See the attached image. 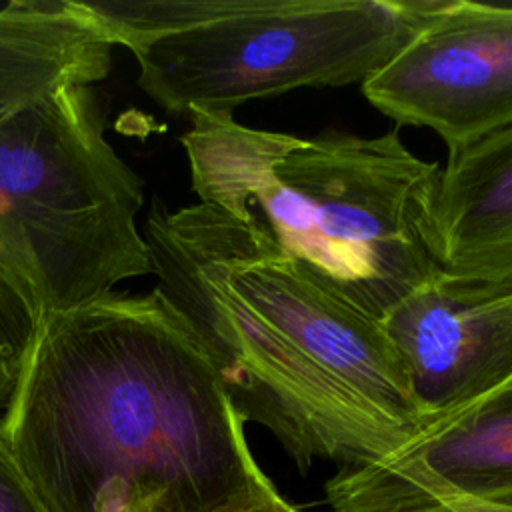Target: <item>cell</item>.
I'll return each instance as SVG.
<instances>
[{
	"instance_id": "obj_5",
	"label": "cell",
	"mask_w": 512,
	"mask_h": 512,
	"mask_svg": "<svg viewBox=\"0 0 512 512\" xmlns=\"http://www.w3.org/2000/svg\"><path fill=\"white\" fill-rule=\"evenodd\" d=\"M142 206V180L108 142L94 86L0 110V266L46 318L152 274Z\"/></svg>"
},
{
	"instance_id": "obj_2",
	"label": "cell",
	"mask_w": 512,
	"mask_h": 512,
	"mask_svg": "<svg viewBox=\"0 0 512 512\" xmlns=\"http://www.w3.org/2000/svg\"><path fill=\"white\" fill-rule=\"evenodd\" d=\"M144 238L156 290L204 346L242 420L264 426L300 470L314 460L370 466L430 420L384 322L254 216L154 200Z\"/></svg>"
},
{
	"instance_id": "obj_9",
	"label": "cell",
	"mask_w": 512,
	"mask_h": 512,
	"mask_svg": "<svg viewBox=\"0 0 512 512\" xmlns=\"http://www.w3.org/2000/svg\"><path fill=\"white\" fill-rule=\"evenodd\" d=\"M434 254L446 274L512 290V126L448 154Z\"/></svg>"
},
{
	"instance_id": "obj_6",
	"label": "cell",
	"mask_w": 512,
	"mask_h": 512,
	"mask_svg": "<svg viewBox=\"0 0 512 512\" xmlns=\"http://www.w3.org/2000/svg\"><path fill=\"white\" fill-rule=\"evenodd\" d=\"M362 92L396 124L436 132L448 154L512 126V2L438 0Z\"/></svg>"
},
{
	"instance_id": "obj_11",
	"label": "cell",
	"mask_w": 512,
	"mask_h": 512,
	"mask_svg": "<svg viewBox=\"0 0 512 512\" xmlns=\"http://www.w3.org/2000/svg\"><path fill=\"white\" fill-rule=\"evenodd\" d=\"M38 296L0 266V402L12 396L44 326Z\"/></svg>"
},
{
	"instance_id": "obj_1",
	"label": "cell",
	"mask_w": 512,
	"mask_h": 512,
	"mask_svg": "<svg viewBox=\"0 0 512 512\" xmlns=\"http://www.w3.org/2000/svg\"><path fill=\"white\" fill-rule=\"evenodd\" d=\"M2 424L46 512H212L270 480L156 288L48 316Z\"/></svg>"
},
{
	"instance_id": "obj_14",
	"label": "cell",
	"mask_w": 512,
	"mask_h": 512,
	"mask_svg": "<svg viewBox=\"0 0 512 512\" xmlns=\"http://www.w3.org/2000/svg\"><path fill=\"white\" fill-rule=\"evenodd\" d=\"M430 500L444 502L456 512H512V504L504 502H494L486 498H476V496H464V494H436ZM426 500V502H430Z\"/></svg>"
},
{
	"instance_id": "obj_12",
	"label": "cell",
	"mask_w": 512,
	"mask_h": 512,
	"mask_svg": "<svg viewBox=\"0 0 512 512\" xmlns=\"http://www.w3.org/2000/svg\"><path fill=\"white\" fill-rule=\"evenodd\" d=\"M0 512H46L20 470L0 420Z\"/></svg>"
},
{
	"instance_id": "obj_7",
	"label": "cell",
	"mask_w": 512,
	"mask_h": 512,
	"mask_svg": "<svg viewBox=\"0 0 512 512\" xmlns=\"http://www.w3.org/2000/svg\"><path fill=\"white\" fill-rule=\"evenodd\" d=\"M446 492H512V374L438 412L382 460L340 470L326 484L334 512H390Z\"/></svg>"
},
{
	"instance_id": "obj_15",
	"label": "cell",
	"mask_w": 512,
	"mask_h": 512,
	"mask_svg": "<svg viewBox=\"0 0 512 512\" xmlns=\"http://www.w3.org/2000/svg\"><path fill=\"white\" fill-rule=\"evenodd\" d=\"M390 512H456V510H452V508L446 506L444 502L430 500V502H422V504H418V506L398 508V510H390Z\"/></svg>"
},
{
	"instance_id": "obj_16",
	"label": "cell",
	"mask_w": 512,
	"mask_h": 512,
	"mask_svg": "<svg viewBox=\"0 0 512 512\" xmlns=\"http://www.w3.org/2000/svg\"><path fill=\"white\" fill-rule=\"evenodd\" d=\"M486 500H494V502H504V504H512V492H504V494H496V496H490Z\"/></svg>"
},
{
	"instance_id": "obj_4",
	"label": "cell",
	"mask_w": 512,
	"mask_h": 512,
	"mask_svg": "<svg viewBox=\"0 0 512 512\" xmlns=\"http://www.w3.org/2000/svg\"><path fill=\"white\" fill-rule=\"evenodd\" d=\"M168 114H232L296 88L364 84L438 0H90Z\"/></svg>"
},
{
	"instance_id": "obj_8",
	"label": "cell",
	"mask_w": 512,
	"mask_h": 512,
	"mask_svg": "<svg viewBox=\"0 0 512 512\" xmlns=\"http://www.w3.org/2000/svg\"><path fill=\"white\" fill-rule=\"evenodd\" d=\"M428 418L512 374V290L438 272L384 320Z\"/></svg>"
},
{
	"instance_id": "obj_13",
	"label": "cell",
	"mask_w": 512,
	"mask_h": 512,
	"mask_svg": "<svg viewBox=\"0 0 512 512\" xmlns=\"http://www.w3.org/2000/svg\"><path fill=\"white\" fill-rule=\"evenodd\" d=\"M212 512H306V510L288 502L272 484V480H268L258 488L230 500L228 504Z\"/></svg>"
},
{
	"instance_id": "obj_10",
	"label": "cell",
	"mask_w": 512,
	"mask_h": 512,
	"mask_svg": "<svg viewBox=\"0 0 512 512\" xmlns=\"http://www.w3.org/2000/svg\"><path fill=\"white\" fill-rule=\"evenodd\" d=\"M114 42L84 0H10L0 6V110L62 86H94Z\"/></svg>"
},
{
	"instance_id": "obj_3",
	"label": "cell",
	"mask_w": 512,
	"mask_h": 512,
	"mask_svg": "<svg viewBox=\"0 0 512 512\" xmlns=\"http://www.w3.org/2000/svg\"><path fill=\"white\" fill-rule=\"evenodd\" d=\"M184 132L198 202L256 222L344 298L384 320L438 272L434 206L440 164L398 130L312 138L194 112Z\"/></svg>"
}]
</instances>
